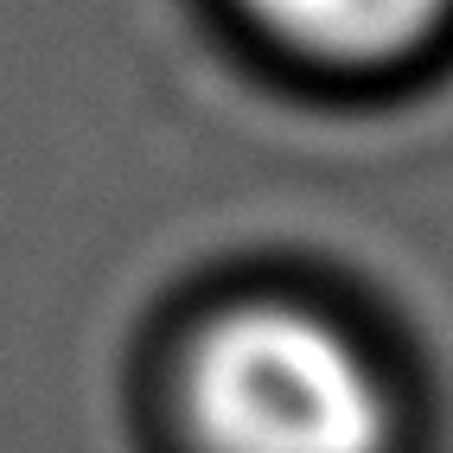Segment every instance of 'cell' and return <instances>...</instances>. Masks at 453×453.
<instances>
[{"label":"cell","mask_w":453,"mask_h":453,"mask_svg":"<svg viewBox=\"0 0 453 453\" xmlns=\"http://www.w3.org/2000/svg\"><path fill=\"white\" fill-rule=\"evenodd\" d=\"M198 453H389L396 396L365 339L300 300H236L179 351Z\"/></svg>","instance_id":"6da1fadb"},{"label":"cell","mask_w":453,"mask_h":453,"mask_svg":"<svg viewBox=\"0 0 453 453\" xmlns=\"http://www.w3.org/2000/svg\"><path fill=\"white\" fill-rule=\"evenodd\" d=\"M243 13L313 65L377 71L415 58L447 26L453 0H243Z\"/></svg>","instance_id":"7a4b0ae2"}]
</instances>
